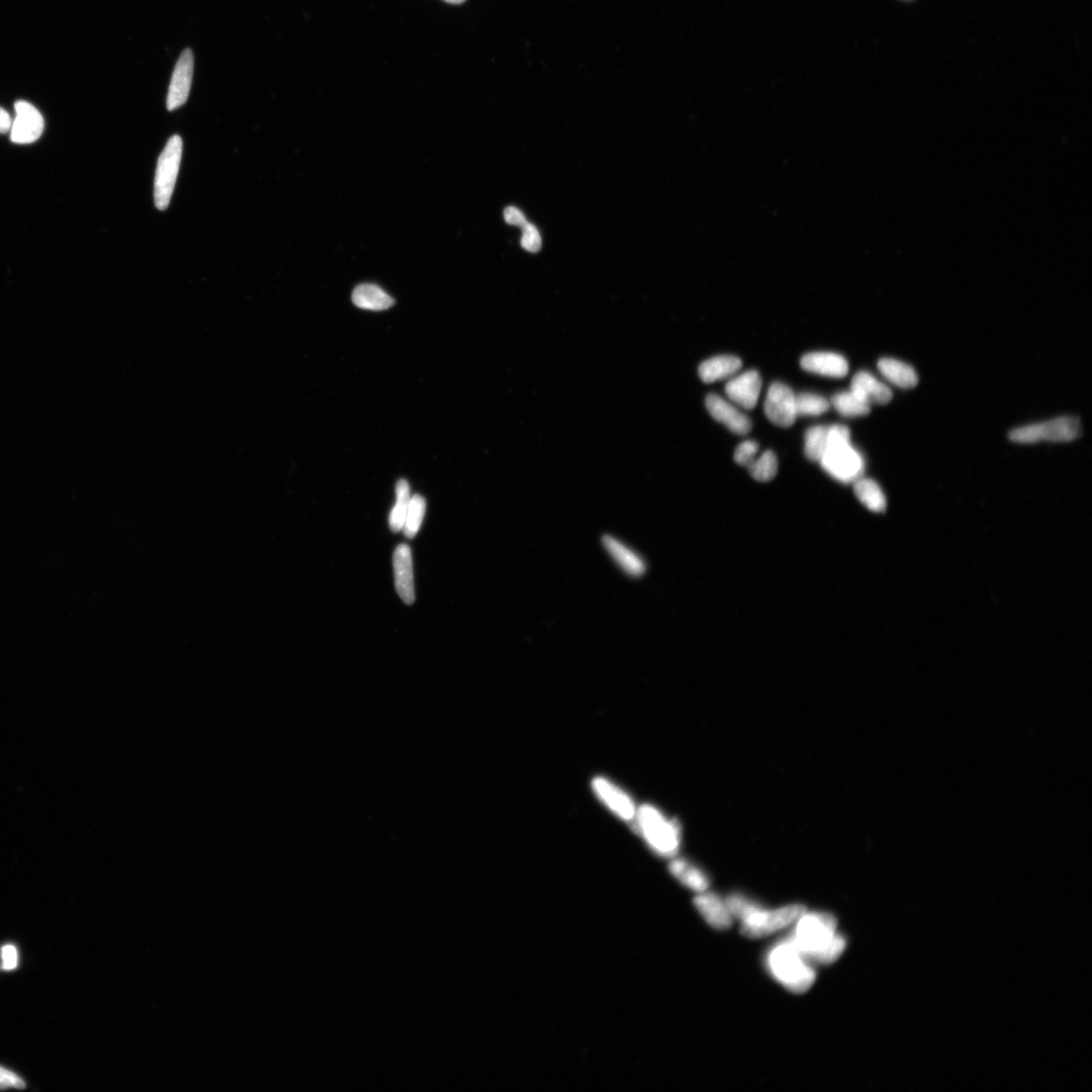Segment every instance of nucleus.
<instances>
[{"label": "nucleus", "mask_w": 1092, "mask_h": 1092, "mask_svg": "<svg viewBox=\"0 0 1092 1092\" xmlns=\"http://www.w3.org/2000/svg\"><path fill=\"white\" fill-rule=\"evenodd\" d=\"M16 119L10 129V139L16 144H32L42 136L45 121L42 114L25 101L16 102Z\"/></svg>", "instance_id": "1a4fd4ad"}, {"label": "nucleus", "mask_w": 1092, "mask_h": 1092, "mask_svg": "<svg viewBox=\"0 0 1092 1092\" xmlns=\"http://www.w3.org/2000/svg\"><path fill=\"white\" fill-rule=\"evenodd\" d=\"M853 492L859 501L872 512L882 513L886 510L884 493L875 481L862 476L853 483Z\"/></svg>", "instance_id": "5701e85b"}, {"label": "nucleus", "mask_w": 1092, "mask_h": 1092, "mask_svg": "<svg viewBox=\"0 0 1092 1092\" xmlns=\"http://www.w3.org/2000/svg\"><path fill=\"white\" fill-rule=\"evenodd\" d=\"M13 120L10 115L3 108H0V135L10 132Z\"/></svg>", "instance_id": "f704fd0d"}, {"label": "nucleus", "mask_w": 1092, "mask_h": 1092, "mask_svg": "<svg viewBox=\"0 0 1092 1092\" xmlns=\"http://www.w3.org/2000/svg\"><path fill=\"white\" fill-rule=\"evenodd\" d=\"M747 468L754 480L766 483L774 479L778 473L777 456L771 450L765 451L758 460L754 458Z\"/></svg>", "instance_id": "c85d7f7f"}, {"label": "nucleus", "mask_w": 1092, "mask_h": 1092, "mask_svg": "<svg viewBox=\"0 0 1092 1092\" xmlns=\"http://www.w3.org/2000/svg\"><path fill=\"white\" fill-rule=\"evenodd\" d=\"M826 472L840 483L853 484L864 476L865 462L851 440L830 441L821 462Z\"/></svg>", "instance_id": "39448f33"}, {"label": "nucleus", "mask_w": 1092, "mask_h": 1092, "mask_svg": "<svg viewBox=\"0 0 1092 1092\" xmlns=\"http://www.w3.org/2000/svg\"><path fill=\"white\" fill-rule=\"evenodd\" d=\"M602 544L613 561L626 574L632 578H640L647 572V563L642 557L629 546L611 536H604Z\"/></svg>", "instance_id": "dca6fc26"}, {"label": "nucleus", "mask_w": 1092, "mask_h": 1092, "mask_svg": "<svg viewBox=\"0 0 1092 1092\" xmlns=\"http://www.w3.org/2000/svg\"><path fill=\"white\" fill-rule=\"evenodd\" d=\"M397 501L390 515L391 530L397 533L403 530L406 510L410 502V486L406 480H400L396 486Z\"/></svg>", "instance_id": "a878e982"}, {"label": "nucleus", "mask_w": 1092, "mask_h": 1092, "mask_svg": "<svg viewBox=\"0 0 1092 1092\" xmlns=\"http://www.w3.org/2000/svg\"><path fill=\"white\" fill-rule=\"evenodd\" d=\"M795 406L797 416H819L829 410L830 404L818 394L801 393L795 394Z\"/></svg>", "instance_id": "cd10ccee"}, {"label": "nucleus", "mask_w": 1092, "mask_h": 1092, "mask_svg": "<svg viewBox=\"0 0 1092 1092\" xmlns=\"http://www.w3.org/2000/svg\"><path fill=\"white\" fill-rule=\"evenodd\" d=\"M766 418L776 426L789 428L795 423V394L791 388L781 382L770 387L764 405Z\"/></svg>", "instance_id": "6e6552de"}, {"label": "nucleus", "mask_w": 1092, "mask_h": 1092, "mask_svg": "<svg viewBox=\"0 0 1092 1092\" xmlns=\"http://www.w3.org/2000/svg\"><path fill=\"white\" fill-rule=\"evenodd\" d=\"M851 392L869 406L886 405L892 400L890 388L867 371H859L853 377Z\"/></svg>", "instance_id": "a211bd4d"}, {"label": "nucleus", "mask_w": 1092, "mask_h": 1092, "mask_svg": "<svg viewBox=\"0 0 1092 1092\" xmlns=\"http://www.w3.org/2000/svg\"><path fill=\"white\" fill-rule=\"evenodd\" d=\"M594 792L597 794L604 803L611 810L615 815L624 821H631L636 817V810L635 803L629 795L625 794L623 790L604 778H595L592 782Z\"/></svg>", "instance_id": "2eb2a0df"}, {"label": "nucleus", "mask_w": 1092, "mask_h": 1092, "mask_svg": "<svg viewBox=\"0 0 1092 1092\" xmlns=\"http://www.w3.org/2000/svg\"><path fill=\"white\" fill-rule=\"evenodd\" d=\"M694 904L703 919L713 928L723 931L733 926L735 919L729 905L726 900L717 893L708 890L698 893L694 899Z\"/></svg>", "instance_id": "f8f14e48"}, {"label": "nucleus", "mask_w": 1092, "mask_h": 1092, "mask_svg": "<svg viewBox=\"0 0 1092 1092\" xmlns=\"http://www.w3.org/2000/svg\"><path fill=\"white\" fill-rule=\"evenodd\" d=\"M183 146L182 138L177 135L172 136L168 140L164 150L162 151L157 164L154 201L159 211H165L170 206L173 190L176 188L180 161H182Z\"/></svg>", "instance_id": "0eeeda50"}, {"label": "nucleus", "mask_w": 1092, "mask_h": 1092, "mask_svg": "<svg viewBox=\"0 0 1092 1092\" xmlns=\"http://www.w3.org/2000/svg\"><path fill=\"white\" fill-rule=\"evenodd\" d=\"M838 921L828 913H807L794 922L790 939L801 954L815 965H829L843 955L847 940L836 931Z\"/></svg>", "instance_id": "f257e3e1"}, {"label": "nucleus", "mask_w": 1092, "mask_h": 1092, "mask_svg": "<svg viewBox=\"0 0 1092 1092\" xmlns=\"http://www.w3.org/2000/svg\"><path fill=\"white\" fill-rule=\"evenodd\" d=\"M801 368L809 373L841 379L849 373L847 359L833 352L806 354L800 362Z\"/></svg>", "instance_id": "f3484780"}, {"label": "nucleus", "mask_w": 1092, "mask_h": 1092, "mask_svg": "<svg viewBox=\"0 0 1092 1092\" xmlns=\"http://www.w3.org/2000/svg\"><path fill=\"white\" fill-rule=\"evenodd\" d=\"M670 872L684 886L697 893L708 890L710 881L703 871L684 859H673Z\"/></svg>", "instance_id": "aec40b11"}, {"label": "nucleus", "mask_w": 1092, "mask_h": 1092, "mask_svg": "<svg viewBox=\"0 0 1092 1092\" xmlns=\"http://www.w3.org/2000/svg\"><path fill=\"white\" fill-rule=\"evenodd\" d=\"M759 451V444L756 441L748 440L737 446L735 452V461L741 467H748L754 458H756Z\"/></svg>", "instance_id": "c756f323"}, {"label": "nucleus", "mask_w": 1092, "mask_h": 1092, "mask_svg": "<svg viewBox=\"0 0 1092 1092\" xmlns=\"http://www.w3.org/2000/svg\"><path fill=\"white\" fill-rule=\"evenodd\" d=\"M637 828L650 847L660 856H676L681 838L679 824L675 821L667 819L655 807L646 804L637 811Z\"/></svg>", "instance_id": "20e7f679"}, {"label": "nucleus", "mask_w": 1092, "mask_h": 1092, "mask_svg": "<svg viewBox=\"0 0 1092 1092\" xmlns=\"http://www.w3.org/2000/svg\"><path fill=\"white\" fill-rule=\"evenodd\" d=\"M394 584L400 599L411 605L415 602L413 559L408 544H400L394 550Z\"/></svg>", "instance_id": "9b49d317"}, {"label": "nucleus", "mask_w": 1092, "mask_h": 1092, "mask_svg": "<svg viewBox=\"0 0 1092 1092\" xmlns=\"http://www.w3.org/2000/svg\"><path fill=\"white\" fill-rule=\"evenodd\" d=\"M2 958H3V968L4 970H8V971H10V970H14L16 968L17 960H19V956H17V951L15 946L13 945L4 946L2 950Z\"/></svg>", "instance_id": "473e14b6"}, {"label": "nucleus", "mask_w": 1092, "mask_h": 1092, "mask_svg": "<svg viewBox=\"0 0 1092 1092\" xmlns=\"http://www.w3.org/2000/svg\"><path fill=\"white\" fill-rule=\"evenodd\" d=\"M742 367L741 360L734 356L716 357L700 364L698 374L703 382L728 380Z\"/></svg>", "instance_id": "6ab92c4d"}, {"label": "nucleus", "mask_w": 1092, "mask_h": 1092, "mask_svg": "<svg viewBox=\"0 0 1092 1092\" xmlns=\"http://www.w3.org/2000/svg\"><path fill=\"white\" fill-rule=\"evenodd\" d=\"M828 426H815L805 433L804 452L811 462H821L828 449Z\"/></svg>", "instance_id": "b1692460"}, {"label": "nucleus", "mask_w": 1092, "mask_h": 1092, "mask_svg": "<svg viewBox=\"0 0 1092 1092\" xmlns=\"http://www.w3.org/2000/svg\"><path fill=\"white\" fill-rule=\"evenodd\" d=\"M832 405L844 417H861L870 413L871 406L863 402L851 391L835 394L832 398Z\"/></svg>", "instance_id": "393cba45"}, {"label": "nucleus", "mask_w": 1092, "mask_h": 1092, "mask_svg": "<svg viewBox=\"0 0 1092 1092\" xmlns=\"http://www.w3.org/2000/svg\"><path fill=\"white\" fill-rule=\"evenodd\" d=\"M735 920L741 921V932L749 939H763L794 925L807 910L803 904H790L774 909L754 902L743 894L734 893L725 899Z\"/></svg>", "instance_id": "f03ea898"}, {"label": "nucleus", "mask_w": 1092, "mask_h": 1092, "mask_svg": "<svg viewBox=\"0 0 1092 1092\" xmlns=\"http://www.w3.org/2000/svg\"><path fill=\"white\" fill-rule=\"evenodd\" d=\"M878 369L883 376L894 386L902 388H915L919 382L915 370L910 365L892 358L879 360Z\"/></svg>", "instance_id": "4be33fe9"}, {"label": "nucleus", "mask_w": 1092, "mask_h": 1092, "mask_svg": "<svg viewBox=\"0 0 1092 1092\" xmlns=\"http://www.w3.org/2000/svg\"><path fill=\"white\" fill-rule=\"evenodd\" d=\"M195 57L193 51L185 49L177 63L167 96V109L170 112L187 102L193 84Z\"/></svg>", "instance_id": "9d476101"}, {"label": "nucleus", "mask_w": 1092, "mask_h": 1092, "mask_svg": "<svg viewBox=\"0 0 1092 1092\" xmlns=\"http://www.w3.org/2000/svg\"><path fill=\"white\" fill-rule=\"evenodd\" d=\"M705 403L708 412L714 419L723 423L731 432L737 435H747L751 432L752 422L749 418L717 394H708Z\"/></svg>", "instance_id": "4468645a"}, {"label": "nucleus", "mask_w": 1092, "mask_h": 1092, "mask_svg": "<svg viewBox=\"0 0 1092 1092\" xmlns=\"http://www.w3.org/2000/svg\"><path fill=\"white\" fill-rule=\"evenodd\" d=\"M762 380L756 370H748L725 385V393L734 403L752 410L757 406Z\"/></svg>", "instance_id": "ddd939ff"}, {"label": "nucleus", "mask_w": 1092, "mask_h": 1092, "mask_svg": "<svg viewBox=\"0 0 1092 1092\" xmlns=\"http://www.w3.org/2000/svg\"><path fill=\"white\" fill-rule=\"evenodd\" d=\"M505 220L510 225L524 226L528 222L523 213L518 208L509 207L504 211Z\"/></svg>", "instance_id": "72a5a7b5"}, {"label": "nucleus", "mask_w": 1092, "mask_h": 1092, "mask_svg": "<svg viewBox=\"0 0 1092 1092\" xmlns=\"http://www.w3.org/2000/svg\"><path fill=\"white\" fill-rule=\"evenodd\" d=\"M425 512V499L420 495H414L413 497H411L402 530L406 537L414 538L416 537V534L419 531L422 525Z\"/></svg>", "instance_id": "bb28decb"}, {"label": "nucleus", "mask_w": 1092, "mask_h": 1092, "mask_svg": "<svg viewBox=\"0 0 1092 1092\" xmlns=\"http://www.w3.org/2000/svg\"><path fill=\"white\" fill-rule=\"evenodd\" d=\"M1082 434V424L1076 417H1059L1042 423L1013 430L1009 439L1016 444H1037L1041 441L1069 443Z\"/></svg>", "instance_id": "423d86ee"}, {"label": "nucleus", "mask_w": 1092, "mask_h": 1092, "mask_svg": "<svg viewBox=\"0 0 1092 1092\" xmlns=\"http://www.w3.org/2000/svg\"><path fill=\"white\" fill-rule=\"evenodd\" d=\"M521 245L530 252H538L542 248V237L536 226L527 223L523 226Z\"/></svg>", "instance_id": "7c9ffc66"}, {"label": "nucleus", "mask_w": 1092, "mask_h": 1092, "mask_svg": "<svg viewBox=\"0 0 1092 1092\" xmlns=\"http://www.w3.org/2000/svg\"><path fill=\"white\" fill-rule=\"evenodd\" d=\"M24 1089L26 1083L17 1074L0 1066V1089Z\"/></svg>", "instance_id": "2f4dec72"}, {"label": "nucleus", "mask_w": 1092, "mask_h": 1092, "mask_svg": "<svg viewBox=\"0 0 1092 1092\" xmlns=\"http://www.w3.org/2000/svg\"><path fill=\"white\" fill-rule=\"evenodd\" d=\"M765 963L772 977L796 995L809 991L816 983L815 965L801 954L789 936L771 946Z\"/></svg>", "instance_id": "7ed1b4c3"}, {"label": "nucleus", "mask_w": 1092, "mask_h": 1092, "mask_svg": "<svg viewBox=\"0 0 1092 1092\" xmlns=\"http://www.w3.org/2000/svg\"><path fill=\"white\" fill-rule=\"evenodd\" d=\"M352 301L360 309L370 311L388 310L394 304L391 295L373 283L360 284L354 289Z\"/></svg>", "instance_id": "412c9836"}, {"label": "nucleus", "mask_w": 1092, "mask_h": 1092, "mask_svg": "<svg viewBox=\"0 0 1092 1092\" xmlns=\"http://www.w3.org/2000/svg\"><path fill=\"white\" fill-rule=\"evenodd\" d=\"M444 2L451 3V4H462V3L466 2V0H444Z\"/></svg>", "instance_id": "c9c22d12"}]
</instances>
